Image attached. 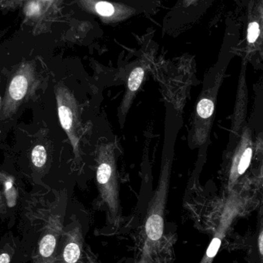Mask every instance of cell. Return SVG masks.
<instances>
[{
    "mask_svg": "<svg viewBox=\"0 0 263 263\" xmlns=\"http://www.w3.org/2000/svg\"><path fill=\"white\" fill-rule=\"evenodd\" d=\"M32 164L36 168H42L46 163L47 153L45 148L42 145H37L32 149L31 154Z\"/></svg>",
    "mask_w": 263,
    "mask_h": 263,
    "instance_id": "obj_10",
    "label": "cell"
},
{
    "mask_svg": "<svg viewBox=\"0 0 263 263\" xmlns=\"http://www.w3.org/2000/svg\"><path fill=\"white\" fill-rule=\"evenodd\" d=\"M167 146V150L164 146L159 183L154 196L149 204L146 219V236L149 240L152 242H157L161 239L164 229L163 214L170 188L173 160V147L168 144Z\"/></svg>",
    "mask_w": 263,
    "mask_h": 263,
    "instance_id": "obj_1",
    "label": "cell"
},
{
    "mask_svg": "<svg viewBox=\"0 0 263 263\" xmlns=\"http://www.w3.org/2000/svg\"><path fill=\"white\" fill-rule=\"evenodd\" d=\"M252 155H253V150H252L251 148H248L244 152L243 156H242L241 159H240V164H239L238 166L239 174H243L247 171L249 166H250V161H251Z\"/></svg>",
    "mask_w": 263,
    "mask_h": 263,
    "instance_id": "obj_11",
    "label": "cell"
},
{
    "mask_svg": "<svg viewBox=\"0 0 263 263\" xmlns=\"http://www.w3.org/2000/svg\"><path fill=\"white\" fill-rule=\"evenodd\" d=\"M0 219L2 220H7L8 219L6 203H5V197L1 191H0Z\"/></svg>",
    "mask_w": 263,
    "mask_h": 263,
    "instance_id": "obj_14",
    "label": "cell"
},
{
    "mask_svg": "<svg viewBox=\"0 0 263 263\" xmlns=\"http://www.w3.org/2000/svg\"><path fill=\"white\" fill-rule=\"evenodd\" d=\"M144 69L140 66L135 68L129 74L126 92L119 108V113L121 116H125L127 114L128 111L136 96V92L139 90L141 84L144 79Z\"/></svg>",
    "mask_w": 263,
    "mask_h": 263,
    "instance_id": "obj_5",
    "label": "cell"
},
{
    "mask_svg": "<svg viewBox=\"0 0 263 263\" xmlns=\"http://www.w3.org/2000/svg\"><path fill=\"white\" fill-rule=\"evenodd\" d=\"M96 8L98 13L104 15V16H110L114 13V7L109 2H98L96 5Z\"/></svg>",
    "mask_w": 263,
    "mask_h": 263,
    "instance_id": "obj_12",
    "label": "cell"
},
{
    "mask_svg": "<svg viewBox=\"0 0 263 263\" xmlns=\"http://www.w3.org/2000/svg\"><path fill=\"white\" fill-rule=\"evenodd\" d=\"M96 181L102 200L116 217L119 211V183L116 173L114 145L102 143L97 151Z\"/></svg>",
    "mask_w": 263,
    "mask_h": 263,
    "instance_id": "obj_2",
    "label": "cell"
},
{
    "mask_svg": "<svg viewBox=\"0 0 263 263\" xmlns=\"http://www.w3.org/2000/svg\"><path fill=\"white\" fill-rule=\"evenodd\" d=\"M55 94L61 126L70 141L75 155L79 156L81 126L77 102L72 92L65 86H59Z\"/></svg>",
    "mask_w": 263,
    "mask_h": 263,
    "instance_id": "obj_3",
    "label": "cell"
},
{
    "mask_svg": "<svg viewBox=\"0 0 263 263\" xmlns=\"http://www.w3.org/2000/svg\"><path fill=\"white\" fill-rule=\"evenodd\" d=\"M228 226V223L227 224L221 223L220 228L215 233L214 237L212 240L208 249L206 250V254H205L204 257H203L200 263H213V260H214L217 253H218L219 250H220L222 241H223V237H225Z\"/></svg>",
    "mask_w": 263,
    "mask_h": 263,
    "instance_id": "obj_8",
    "label": "cell"
},
{
    "mask_svg": "<svg viewBox=\"0 0 263 263\" xmlns=\"http://www.w3.org/2000/svg\"><path fill=\"white\" fill-rule=\"evenodd\" d=\"M39 12V4L35 2H32L29 4L26 9V14L28 15H32L33 14L38 13Z\"/></svg>",
    "mask_w": 263,
    "mask_h": 263,
    "instance_id": "obj_15",
    "label": "cell"
},
{
    "mask_svg": "<svg viewBox=\"0 0 263 263\" xmlns=\"http://www.w3.org/2000/svg\"><path fill=\"white\" fill-rule=\"evenodd\" d=\"M259 35H260V26L257 22H252L249 25L248 29V41L250 43H253L257 40L258 38Z\"/></svg>",
    "mask_w": 263,
    "mask_h": 263,
    "instance_id": "obj_13",
    "label": "cell"
},
{
    "mask_svg": "<svg viewBox=\"0 0 263 263\" xmlns=\"http://www.w3.org/2000/svg\"><path fill=\"white\" fill-rule=\"evenodd\" d=\"M62 242L58 244L55 263H78L81 255L79 231L77 228H69L62 231Z\"/></svg>",
    "mask_w": 263,
    "mask_h": 263,
    "instance_id": "obj_4",
    "label": "cell"
},
{
    "mask_svg": "<svg viewBox=\"0 0 263 263\" xmlns=\"http://www.w3.org/2000/svg\"><path fill=\"white\" fill-rule=\"evenodd\" d=\"M214 112V103L211 99L203 98L196 106V115L200 119H208Z\"/></svg>",
    "mask_w": 263,
    "mask_h": 263,
    "instance_id": "obj_9",
    "label": "cell"
},
{
    "mask_svg": "<svg viewBox=\"0 0 263 263\" xmlns=\"http://www.w3.org/2000/svg\"><path fill=\"white\" fill-rule=\"evenodd\" d=\"M259 250H260V254L263 258V230L260 233V237L258 240Z\"/></svg>",
    "mask_w": 263,
    "mask_h": 263,
    "instance_id": "obj_16",
    "label": "cell"
},
{
    "mask_svg": "<svg viewBox=\"0 0 263 263\" xmlns=\"http://www.w3.org/2000/svg\"><path fill=\"white\" fill-rule=\"evenodd\" d=\"M29 85L30 79L23 72L14 76L8 86L7 99L8 106H16L22 101L29 91Z\"/></svg>",
    "mask_w": 263,
    "mask_h": 263,
    "instance_id": "obj_6",
    "label": "cell"
},
{
    "mask_svg": "<svg viewBox=\"0 0 263 263\" xmlns=\"http://www.w3.org/2000/svg\"><path fill=\"white\" fill-rule=\"evenodd\" d=\"M18 245V237L11 230L5 232L0 238V263H12Z\"/></svg>",
    "mask_w": 263,
    "mask_h": 263,
    "instance_id": "obj_7",
    "label": "cell"
}]
</instances>
